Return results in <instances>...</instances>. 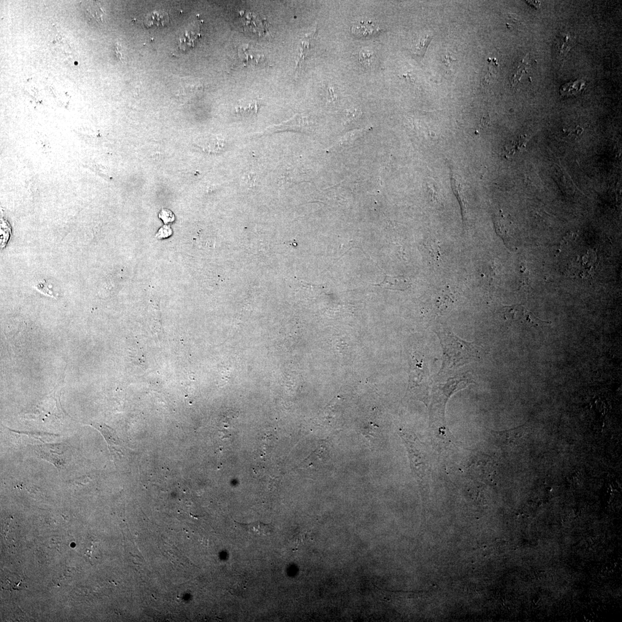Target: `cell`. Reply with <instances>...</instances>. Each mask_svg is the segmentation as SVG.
<instances>
[{"instance_id": "12", "label": "cell", "mask_w": 622, "mask_h": 622, "mask_svg": "<svg viewBox=\"0 0 622 622\" xmlns=\"http://www.w3.org/2000/svg\"><path fill=\"white\" fill-rule=\"evenodd\" d=\"M388 288L405 289L410 286V283L402 277H386L384 282L381 285Z\"/></svg>"}, {"instance_id": "6", "label": "cell", "mask_w": 622, "mask_h": 622, "mask_svg": "<svg viewBox=\"0 0 622 622\" xmlns=\"http://www.w3.org/2000/svg\"><path fill=\"white\" fill-rule=\"evenodd\" d=\"M574 46L573 39L569 34L560 32L555 39L553 52L559 60L565 59Z\"/></svg>"}, {"instance_id": "19", "label": "cell", "mask_w": 622, "mask_h": 622, "mask_svg": "<svg viewBox=\"0 0 622 622\" xmlns=\"http://www.w3.org/2000/svg\"><path fill=\"white\" fill-rule=\"evenodd\" d=\"M37 288L38 289V290L42 292V294L52 296V297H54L53 292L52 291H50L48 287H45L44 285L40 284L37 286Z\"/></svg>"}, {"instance_id": "11", "label": "cell", "mask_w": 622, "mask_h": 622, "mask_svg": "<svg viewBox=\"0 0 622 622\" xmlns=\"http://www.w3.org/2000/svg\"><path fill=\"white\" fill-rule=\"evenodd\" d=\"M585 86V82L583 80L570 82L563 85L560 88V92L563 96L577 95L583 91Z\"/></svg>"}, {"instance_id": "8", "label": "cell", "mask_w": 622, "mask_h": 622, "mask_svg": "<svg viewBox=\"0 0 622 622\" xmlns=\"http://www.w3.org/2000/svg\"><path fill=\"white\" fill-rule=\"evenodd\" d=\"M352 33L359 37H367L379 34L382 31L377 24L371 21L369 22H360L353 25L352 28Z\"/></svg>"}, {"instance_id": "9", "label": "cell", "mask_w": 622, "mask_h": 622, "mask_svg": "<svg viewBox=\"0 0 622 622\" xmlns=\"http://www.w3.org/2000/svg\"><path fill=\"white\" fill-rule=\"evenodd\" d=\"M169 21L168 14L163 11H154L148 14L144 21L148 27L164 26Z\"/></svg>"}, {"instance_id": "4", "label": "cell", "mask_w": 622, "mask_h": 622, "mask_svg": "<svg viewBox=\"0 0 622 622\" xmlns=\"http://www.w3.org/2000/svg\"><path fill=\"white\" fill-rule=\"evenodd\" d=\"M504 317L506 320L520 321V322L530 324L538 326L542 323L550 324L547 321L541 320L534 314L524 308L522 305L506 307L504 308Z\"/></svg>"}, {"instance_id": "1", "label": "cell", "mask_w": 622, "mask_h": 622, "mask_svg": "<svg viewBox=\"0 0 622 622\" xmlns=\"http://www.w3.org/2000/svg\"><path fill=\"white\" fill-rule=\"evenodd\" d=\"M437 334L443 348L444 360L440 372L454 370L480 359V348L474 343L463 341L449 330Z\"/></svg>"}, {"instance_id": "3", "label": "cell", "mask_w": 622, "mask_h": 622, "mask_svg": "<svg viewBox=\"0 0 622 622\" xmlns=\"http://www.w3.org/2000/svg\"><path fill=\"white\" fill-rule=\"evenodd\" d=\"M402 437L406 445L415 475L420 482H427L426 480L429 469L427 455L423 450L421 445L418 444L417 439H415V436L410 433H402Z\"/></svg>"}, {"instance_id": "2", "label": "cell", "mask_w": 622, "mask_h": 622, "mask_svg": "<svg viewBox=\"0 0 622 622\" xmlns=\"http://www.w3.org/2000/svg\"><path fill=\"white\" fill-rule=\"evenodd\" d=\"M470 383L461 376L450 379L446 384L439 385L434 389L430 419L434 425H438L437 428L439 431L444 429L445 408L448 399L454 392L465 388Z\"/></svg>"}, {"instance_id": "13", "label": "cell", "mask_w": 622, "mask_h": 622, "mask_svg": "<svg viewBox=\"0 0 622 622\" xmlns=\"http://www.w3.org/2000/svg\"><path fill=\"white\" fill-rule=\"evenodd\" d=\"M451 182L454 192L458 197L459 201L461 203L463 211L465 213L466 207V201L464 188L462 186V184L459 183V180L457 179V176L453 173H451Z\"/></svg>"}, {"instance_id": "16", "label": "cell", "mask_w": 622, "mask_h": 622, "mask_svg": "<svg viewBox=\"0 0 622 622\" xmlns=\"http://www.w3.org/2000/svg\"><path fill=\"white\" fill-rule=\"evenodd\" d=\"M159 218L163 221L165 225L175 221L174 214L170 210L167 209L161 210L160 213H159Z\"/></svg>"}, {"instance_id": "7", "label": "cell", "mask_w": 622, "mask_h": 622, "mask_svg": "<svg viewBox=\"0 0 622 622\" xmlns=\"http://www.w3.org/2000/svg\"><path fill=\"white\" fill-rule=\"evenodd\" d=\"M238 527L248 532L249 534L258 536H269L273 533L274 527L272 524H266L260 522H256L251 524H243L234 522Z\"/></svg>"}, {"instance_id": "18", "label": "cell", "mask_w": 622, "mask_h": 622, "mask_svg": "<svg viewBox=\"0 0 622 622\" xmlns=\"http://www.w3.org/2000/svg\"><path fill=\"white\" fill-rule=\"evenodd\" d=\"M374 56L373 52L370 50L363 49L359 54V60L361 63H366Z\"/></svg>"}, {"instance_id": "10", "label": "cell", "mask_w": 622, "mask_h": 622, "mask_svg": "<svg viewBox=\"0 0 622 622\" xmlns=\"http://www.w3.org/2000/svg\"><path fill=\"white\" fill-rule=\"evenodd\" d=\"M89 2L88 3L85 9V15L88 20L89 21H93L94 23L103 22L104 11L99 3L94 1Z\"/></svg>"}, {"instance_id": "17", "label": "cell", "mask_w": 622, "mask_h": 622, "mask_svg": "<svg viewBox=\"0 0 622 622\" xmlns=\"http://www.w3.org/2000/svg\"><path fill=\"white\" fill-rule=\"evenodd\" d=\"M172 234V231L169 226L165 225L159 229L156 235V237L158 238H167L171 236Z\"/></svg>"}, {"instance_id": "14", "label": "cell", "mask_w": 622, "mask_h": 622, "mask_svg": "<svg viewBox=\"0 0 622 622\" xmlns=\"http://www.w3.org/2000/svg\"><path fill=\"white\" fill-rule=\"evenodd\" d=\"M431 40V37L428 35H426L424 37H421L413 44V47H412V51L416 56L421 57H424Z\"/></svg>"}, {"instance_id": "5", "label": "cell", "mask_w": 622, "mask_h": 622, "mask_svg": "<svg viewBox=\"0 0 622 622\" xmlns=\"http://www.w3.org/2000/svg\"><path fill=\"white\" fill-rule=\"evenodd\" d=\"M317 29L310 33L306 34L303 39L300 40L298 48V56L296 58V73H299L305 66L306 61L309 57L311 51L314 47V37H315Z\"/></svg>"}, {"instance_id": "15", "label": "cell", "mask_w": 622, "mask_h": 622, "mask_svg": "<svg viewBox=\"0 0 622 622\" xmlns=\"http://www.w3.org/2000/svg\"><path fill=\"white\" fill-rule=\"evenodd\" d=\"M93 426L94 427L99 429L101 433L103 434L105 439L107 441L108 443L110 444V447L111 446H118L119 440L115 434L114 433V432H111L108 430L109 428H106L100 425H94Z\"/></svg>"}]
</instances>
